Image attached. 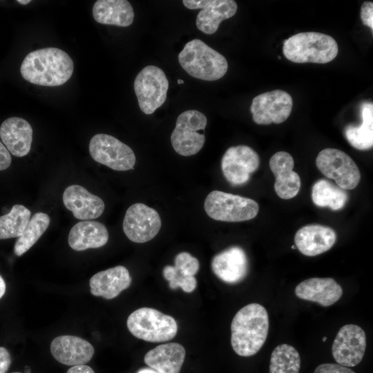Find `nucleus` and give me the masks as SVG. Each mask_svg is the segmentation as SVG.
I'll return each mask as SVG.
<instances>
[{
	"label": "nucleus",
	"instance_id": "aec40b11",
	"mask_svg": "<svg viewBox=\"0 0 373 373\" xmlns=\"http://www.w3.org/2000/svg\"><path fill=\"white\" fill-rule=\"evenodd\" d=\"M295 294L300 299L329 307L341 298L343 289L332 278H311L296 287Z\"/></svg>",
	"mask_w": 373,
	"mask_h": 373
},
{
	"label": "nucleus",
	"instance_id": "423d86ee",
	"mask_svg": "<svg viewBox=\"0 0 373 373\" xmlns=\"http://www.w3.org/2000/svg\"><path fill=\"white\" fill-rule=\"evenodd\" d=\"M204 209L213 220L236 222L254 218L259 205L252 199L216 190L206 197Z\"/></svg>",
	"mask_w": 373,
	"mask_h": 373
},
{
	"label": "nucleus",
	"instance_id": "7ed1b4c3",
	"mask_svg": "<svg viewBox=\"0 0 373 373\" xmlns=\"http://www.w3.org/2000/svg\"><path fill=\"white\" fill-rule=\"evenodd\" d=\"M285 57L294 63H328L338 55V47L331 36L316 32H304L291 36L283 43Z\"/></svg>",
	"mask_w": 373,
	"mask_h": 373
},
{
	"label": "nucleus",
	"instance_id": "a18cd8bd",
	"mask_svg": "<svg viewBox=\"0 0 373 373\" xmlns=\"http://www.w3.org/2000/svg\"><path fill=\"white\" fill-rule=\"evenodd\" d=\"M327 340V338L326 337H323V341H325Z\"/></svg>",
	"mask_w": 373,
	"mask_h": 373
},
{
	"label": "nucleus",
	"instance_id": "49530a36",
	"mask_svg": "<svg viewBox=\"0 0 373 373\" xmlns=\"http://www.w3.org/2000/svg\"><path fill=\"white\" fill-rule=\"evenodd\" d=\"M12 373H21V372H12Z\"/></svg>",
	"mask_w": 373,
	"mask_h": 373
},
{
	"label": "nucleus",
	"instance_id": "c9c22d12",
	"mask_svg": "<svg viewBox=\"0 0 373 373\" xmlns=\"http://www.w3.org/2000/svg\"><path fill=\"white\" fill-rule=\"evenodd\" d=\"M12 157L10 152L0 141V171L7 169L11 164Z\"/></svg>",
	"mask_w": 373,
	"mask_h": 373
},
{
	"label": "nucleus",
	"instance_id": "ddd939ff",
	"mask_svg": "<svg viewBox=\"0 0 373 373\" xmlns=\"http://www.w3.org/2000/svg\"><path fill=\"white\" fill-rule=\"evenodd\" d=\"M366 348V335L358 325H343L337 333L332 347L336 363L345 367H354L362 361Z\"/></svg>",
	"mask_w": 373,
	"mask_h": 373
},
{
	"label": "nucleus",
	"instance_id": "412c9836",
	"mask_svg": "<svg viewBox=\"0 0 373 373\" xmlns=\"http://www.w3.org/2000/svg\"><path fill=\"white\" fill-rule=\"evenodd\" d=\"M0 137L10 153L16 157H23L31 149L32 128L23 118L9 117L0 126Z\"/></svg>",
	"mask_w": 373,
	"mask_h": 373
},
{
	"label": "nucleus",
	"instance_id": "f3484780",
	"mask_svg": "<svg viewBox=\"0 0 373 373\" xmlns=\"http://www.w3.org/2000/svg\"><path fill=\"white\" fill-rule=\"evenodd\" d=\"M63 202L74 217L79 220H90L99 217L104 212V201L84 186L73 184L63 193Z\"/></svg>",
	"mask_w": 373,
	"mask_h": 373
},
{
	"label": "nucleus",
	"instance_id": "1a4fd4ad",
	"mask_svg": "<svg viewBox=\"0 0 373 373\" xmlns=\"http://www.w3.org/2000/svg\"><path fill=\"white\" fill-rule=\"evenodd\" d=\"M319 171L344 190L355 189L361 180L358 167L345 152L327 148L319 152L316 159Z\"/></svg>",
	"mask_w": 373,
	"mask_h": 373
},
{
	"label": "nucleus",
	"instance_id": "b1692460",
	"mask_svg": "<svg viewBox=\"0 0 373 373\" xmlns=\"http://www.w3.org/2000/svg\"><path fill=\"white\" fill-rule=\"evenodd\" d=\"M185 356V349L181 344L168 343L149 351L144 361L159 373H180Z\"/></svg>",
	"mask_w": 373,
	"mask_h": 373
},
{
	"label": "nucleus",
	"instance_id": "9d476101",
	"mask_svg": "<svg viewBox=\"0 0 373 373\" xmlns=\"http://www.w3.org/2000/svg\"><path fill=\"white\" fill-rule=\"evenodd\" d=\"M89 153L95 161L115 171L130 170L136 162L131 147L116 137L104 133L96 134L91 138Z\"/></svg>",
	"mask_w": 373,
	"mask_h": 373
},
{
	"label": "nucleus",
	"instance_id": "f704fd0d",
	"mask_svg": "<svg viewBox=\"0 0 373 373\" xmlns=\"http://www.w3.org/2000/svg\"><path fill=\"white\" fill-rule=\"evenodd\" d=\"M361 18L363 23L373 30V3L364 2L361 7Z\"/></svg>",
	"mask_w": 373,
	"mask_h": 373
},
{
	"label": "nucleus",
	"instance_id": "e433bc0d",
	"mask_svg": "<svg viewBox=\"0 0 373 373\" xmlns=\"http://www.w3.org/2000/svg\"><path fill=\"white\" fill-rule=\"evenodd\" d=\"M11 364L9 352L3 347H0V373H6Z\"/></svg>",
	"mask_w": 373,
	"mask_h": 373
},
{
	"label": "nucleus",
	"instance_id": "ea45409f",
	"mask_svg": "<svg viewBox=\"0 0 373 373\" xmlns=\"http://www.w3.org/2000/svg\"><path fill=\"white\" fill-rule=\"evenodd\" d=\"M6 283L2 278V276L0 275V299L3 297L6 292Z\"/></svg>",
	"mask_w": 373,
	"mask_h": 373
},
{
	"label": "nucleus",
	"instance_id": "473e14b6",
	"mask_svg": "<svg viewBox=\"0 0 373 373\" xmlns=\"http://www.w3.org/2000/svg\"><path fill=\"white\" fill-rule=\"evenodd\" d=\"M175 269L182 275L194 276L199 270L198 260L188 252H180L175 258Z\"/></svg>",
	"mask_w": 373,
	"mask_h": 373
},
{
	"label": "nucleus",
	"instance_id": "37998d69",
	"mask_svg": "<svg viewBox=\"0 0 373 373\" xmlns=\"http://www.w3.org/2000/svg\"><path fill=\"white\" fill-rule=\"evenodd\" d=\"M30 372H31L30 368L28 366H26L25 367V373H30Z\"/></svg>",
	"mask_w": 373,
	"mask_h": 373
},
{
	"label": "nucleus",
	"instance_id": "bb28decb",
	"mask_svg": "<svg viewBox=\"0 0 373 373\" xmlns=\"http://www.w3.org/2000/svg\"><path fill=\"white\" fill-rule=\"evenodd\" d=\"M362 123L359 126L347 125L345 135L355 149L367 150L373 145V104L363 102L361 106Z\"/></svg>",
	"mask_w": 373,
	"mask_h": 373
},
{
	"label": "nucleus",
	"instance_id": "2eb2a0df",
	"mask_svg": "<svg viewBox=\"0 0 373 373\" xmlns=\"http://www.w3.org/2000/svg\"><path fill=\"white\" fill-rule=\"evenodd\" d=\"M211 269L214 274L228 284H236L247 275L249 262L243 249L229 247L213 256Z\"/></svg>",
	"mask_w": 373,
	"mask_h": 373
},
{
	"label": "nucleus",
	"instance_id": "c03bdc74",
	"mask_svg": "<svg viewBox=\"0 0 373 373\" xmlns=\"http://www.w3.org/2000/svg\"><path fill=\"white\" fill-rule=\"evenodd\" d=\"M178 83L179 84H183V83H184V81L182 80V79H178Z\"/></svg>",
	"mask_w": 373,
	"mask_h": 373
},
{
	"label": "nucleus",
	"instance_id": "20e7f679",
	"mask_svg": "<svg viewBox=\"0 0 373 373\" xmlns=\"http://www.w3.org/2000/svg\"><path fill=\"white\" fill-rule=\"evenodd\" d=\"M182 68L193 77L216 81L227 73L226 58L200 39H193L186 44L178 55Z\"/></svg>",
	"mask_w": 373,
	"mask_h": 373
},
{
	"label": "nucleus",
	"instance_id": "a19ab883",
	"mask_svg": "<svg viewBox=\"0 0 373 373\" xmlns=\"http://www.w3.org/2000/svg\"><path fill=\"white\" fill-rule=\"evenodd\" d=\"M136 373H159L151 367H144L140 369Z\"/></svg>",
	"mask_w": 373,
	"mask_h": 373
},
{
	"label": "nucleus",
	"instance_id": "5701e85b",
	"mask_svg": "<svg viewBox=\"0 0 373 373\" xmlns=\"http://www.w3.org/2000/svg\"><path fill=\"white\" fill-rule=\"evenodd\" d=\"M108 240L104 224L93 220H83L75 224L68 234V245L75 251L99 248Z\"/></svg>",
	"mask_w": 373,
	"mask_h": 373
},
{
	"label": "nucleus",
	"instance_id": "a878e982",
	"mask_svg": "<svg viewBox=\"0 0 373 373\" xmlns=\"http://www.w3.org/2000/svg\"><path fill=\"white\" fill-rule=\"evenodd\" d=\"M237 9V3L233 0H208L197 15L196 26L202 32L212 35L223 20L236 13Z\"/></svg>",
	"mask_w": 373,
	"mask_h": 373
},
{
	"label": "nucleus",
	"instance_id": "72a5a7b5",
	"mask_svg": "<svg viewBox=\"0 0 373 373\" xmlns=\"http://www.w3.org/2000/svg\"><path fill=\"white\" fill-rule=\"evenodd\" d=\"M314 373H356L347 367L338 363H323L319 365Z\"/></svg>",
	"mask_w": 373,
	"mask_h": 373
},
{
	"label": "nucleus",
	"instance_id": "f8f14e48",
	"mask_svg": "<svg viewBox=\"0 0 373 373\" xmlns=\"http://www.w3.org/2000/svg\"><path fill=\"white\" fill-rule=\"evenodd\" d=\"M291 96L285 90H274L255 97L251 105L253 120L258 124H280L290 115Z\"/></svg>",
	"mask_w": 373,
	"mask_h": 373
},
{
	"label": "nucleus",
	"instance_id": "dca6fc26",
	"mask_svg": "<svg viewBox=\"0 0 373 373\" xmlns=\"http://www.w3.org/2000/svg\"><path fill=\"white\" fill-rule=\"evenodd\" d=\"M294 161L287 152L278 151L269 160V167L276 180L274 189L282 199L289 200L295 197L300 188L299 175L293 171Z\"/></svg>",
	"mask_w": 373,
	"mask_h": 373
},
{
	"label": "nucleus",
	"instance_id": "c756f323",
	"mask_svg": "<svg viewBox=\"0 0 373 373\" xmlns=\"http://www.w3.org/2000/svg\"><path fill=\"white\" fill-rule=\"evenodd\" d=\"M31 212L25 206L15 204L10 211L0 216V240L19 237L24 231Z\"/></svg>",
	"mask_w": 373,
	"mask_h": 373
},
{
	"label": "nucleus",
	"instance_id": "7c9ffc66",
	"mask_svg": "<svg viewBox=\"0 0 373 373\" xmlns=\"http://www.w3.org/2000/svg\"><path fill=\"white\" fill-rule=\"evenodd\" d=\"M300 357L293 346L283 343L273 350L269 363V373H299Z\"/></svg>",
	"mask_w": 373,
	"mask_h": 373
},
{
	"label": "nucleus",
	"instance_id": "39448f33",
	"mask_svg": "<svg viewBox=\"0 0 373 373\" xmlns=\"http://www.w3.org/2000/svg\"><path fill=\"white\" fill-rule=\"evenodd\" d=\"M126 325L135 337L151 343L170 341L178 332L177 323L172 316L149 307H141L132 312Z\"/></svg>",
	"mask_w": 373,
	"mask_h": 373
},
{
	"label": "nucleus",
	"instance_id": "79ce46f5",
	"mask_svg": "<svg viewBox=\"0 0 373 373\" xmlns=\"http://www.w3.org/2000/svg\"><path fill=\"white\" fill-rule=\"evenodd\" d=\"M18 3H19L20 4H23V5H25V4H28L30 2V0H27V1H23V0H18L17 1Z\"/></svg>",
	"mask_w": 373,
	"mask_h": 373
},
{
	"label": "nucleus",
	"instance_id": "4c0bfd02",
	"mask_svg": "<svg viewBox=\"0 0 373 373\" xmlns=\"http://www.w3.org/2000/svg\"><path fill=\"white\" fill-rule=\"evenodd\" d=\"M208 0H184L182 1L184 6L191 10L202 9L207 3Z\"/></svg>",
	"mask_w": 373,
	"mask_h": 373
},
{
	"label": "nucleus",
	"instance_id": "9b49d317",
	"mask_svg": "<svg viewBox=\"0 0 373 373\" xmlns=\"http://www.w3.org/2000/svg\"><path fill=\"white\" fill-rule=\"evenodd\" d=\"M162 221L157 211L143 203H135L126 211L123 231L132 242L144 243L158 233Z\"/></svg>",
	"mask_w": 373,
	"mask_h": 373
},
{
	"label": "nucleus",
	"instance_id": "6ab92c4d",
	"mask_svg": "<svg viewBox=\"0 0 373 373\" xmlns=\"http://www.w3.org/2000/svg\"><path fill=\"white\" fill-rule=\"evenodd\" d=\"M336 233L329 227L309 224L299 229L294 242L299 251L307 256H315L329 250L336 241Z\"/></svg>",
	"mask_w": 373,
	"mask_h": 373
},
{
	"label": "nucleus",
	"instance_id": "f257e3e1",
	"mask_svg": "<svg viewBox=\"0 0 373 373\" xmlns=\"http://www.w3.org/2000/svg\"><path fill=\"white\" fill-rule=\"evenodd\" d=\"M74 64L70 57L57 48H41L23 59L20 72L26 81L39 86H57L71 77Z\"/></svg>",
	"mask_w": 373,
	"mask_h": 373
},
{
	"label": "nucleus",
	"instance_id": "4be33fe9",
	"mask_svg": "<svg viewBox=\"0 0 373 373\" xmlns=\"http://www.w3.org/2000/svg\"><path fill=\"white\" fill-rule=\"evenodd\" d=\"M131 283L129 271L122 265L95 274L89 283L90 293L93 296H101L107 300L117 297L123 290L128 288Z\"/></svg>",
	"mask_w": 373,
	"mask_h": 373
},
{
	"label": "nucleus",
	"instance_id": "de8ad7c7",
	"mask_svg": "<svg viewBox=\"0 0 373 373\" xmlns=\"http://www.w3.org/2000/svg\"><path fill=\"white\" fill-rule=\"evenodd\" d=\"M291 248H292V249H295V247H294V246H291Z\"/></svg>",
	"mask_w": 373,
	"mask_h": 373
},
{
	"label": "nucleus",
	"instance_id": "0eeeda50",
	"mask_svg": "<svg viewBox=\"0 0 373 373\" xmlns=\"http://www.w3.org/2000/svg\"><path fill=\"white\" fill-rule=\"evenodd\" d=\"M207 124L205 115L197 110H187L180 114L171 135L175 151L186 157L198 153L205 142L204 131Z\"/></svg>",
	"mask_w": 373,
	"mask_h": 373
},
{
	"label": "nucleus",
	"instance_id": "cd10ccee",
	"mask_svg": "<svg viewBox=\"0 0 373 373\" xmlns=\"http://www.w3.org/2000/svg\"><path fill=\"white\" fill-rule=\"evenodd\" d=\"M312 198L316 206L336 211L343 208L348 196L344 189L326 180H319L312 187Z\"/></svg>",
	"mask_w": 373,
	"mask_h": 373
},
{
	"label": "nucleus",
	"instance_id": "09e8293b",
	"mask_svg": "<svg viewBox=\"0 0 373 373\" xmlns=\"http://www.w3.org/2000/svg\"><path fill=\"white\" fill-rule=\"evenodd\" d=\"M278 59H281L280 56H278Z\"/></svg>",
	"mask_w": 373,
	"mask_h": 373
},
{
	"label": "nucleus",
	"instance_id": "6e6552de",
	"mask_svg": "<svg viewBox=\"0 0 373 373\" xmlns=\"http://www.w3.org/2000/svg\"><path fill=\"white\" fill-rule=\"evenodd\" d=\"M169 81L164 72L157 66L149 65L137 75L134 90L141 111L150 115L166 101Z\"/></svg>",
	"mask_w": 373,
	"mask_h": 373
},
{
	"label": "nucleus",
	"instance_id": "c85d7f7f",
	"mask_svg": "<svg viewBox=\"0 0 373 373\" xmlns=\"http://www.w3.org/2000/svg\"><path fill=\"white\" fill-rule=\"evenodd\" d=\"M50 219L47 213L37 212L30 219L24 231L18 237L14 246V253L21 256L28 251L47 230Z\"/></svg>",
	"mask_w": 373,
	"mask_h": 373
},
{
	"label": "nucleus",
	"instance_id": "f03ea898",
	"mask_svg": "<svg viewBox=\"0 0 373 373\" xmlns=\"http://www.w3.org/2000/svg\"><path fill=\"white\" fill-rule=\"evenodd\" d=\"M269 327L266 309L258 303H250L241 308L231 324V344L241 356H251L265 344Z\"/></svg>",
	"mask_w": 373,
	"mask_h": 373
},
{
	"label": "nucleus",
	"instance_id": "58836bf2",
	"mask_svg": "<svg viewBox=\"0 0 373 373\" xmlns=\"http://www.w3.org/2000/svg\"><path fill=\"white\" fill-rule=\"evenodd\" d=\"M66 373H95V372L90 367L84 364L72 366Z\"/></svg>",
	"mask_w": 373,
	"mask_h": 373
},
{
	"label": "nucleus",
	"instance_id": "2f4dec72",
	"mask_svg": "<svg viewBox=\"0 0 373 373\" xmlns=\"http://www.w3.org/2000/svg\"><path fill=\"white\" fill-rule=\"evenodd\" d=\"M163 276L169 282V287L175 289L181 288L184 292H192L197 286L194 276H186L181 274L174 266L166 265L163 269Z\"/></svg>",
	"mask_w": 373,
	"mask_h": 373
},
{
	"label": "nucleus",
	"instance_id": "393cba45",
	"mask_svg": "<svg viewBox=\"0 0 373 373\" xmlns=\"http://www.w3.org/2000/svg\"><path fill=\"white\" fill-rule=\"evenodd\" d=\"M94 19L99 23L127 27L134 19V10L126 0H98L93 6Z\"/></svg>",
	"mask_w": 373,
	"mask_h": 373
},
{
	"label": "nucleus",
	"instance_id": "a211bd4d",
	"mask_svg": "<svg viewBox=\"0 0 373 373\" xmlns=\"http://www.w3.org/2000/svg\"><path fill=\"white\" fill-rule=\"evenodd\" d=\"M52 356L59 363L70 366L84 365L92 358L95 350L87 341L75 336L55 338L50 344Z\"/></svg>",
	"mask_w": 373,
	"mask_h": 373
},
{
	"label": "nucleus",
	"instance_id": "4468645a",
	"mask_svg": "<svg viewBox=\"0 0 373 373\" xmlns=\"http://www.w3.org/2000/svg\"><path fill=\"white\" fill-rule=\"evenodd\" d=\"M260 164L258 153L246 145L229 147L221 160L224 178L233 185L246 183Z\"/></svg>",
	"mask_w": 373,
	"mask_h": 373
}]
</instances>
